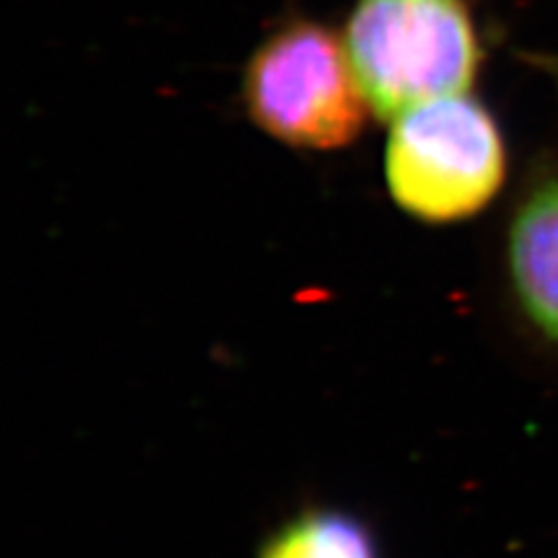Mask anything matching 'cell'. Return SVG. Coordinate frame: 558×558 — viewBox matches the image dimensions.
<instances>
[{
	"mask_svg": "<svg viewBox=\"0 0 558 558\" xmlns=\"http://www.w3.org/2000/svg\"><path fill=\"white\" fill-rule=\"evenodd\" d=\"M510 275L531 324L558 342V182L539 186L510 229Z\"/></svg>",
	"mask_w": 558,
	"mask_h": 558,
	"instance_id": "obj_4",
	"label": "cell"
},
{
	"mask_svg": "<svg viewBox=\"0 0 558 558\" xmlns=\"http://www.w3.org/2000/svg\"><path fill=\"white\" fill-rule=\"evenodd\" d=\"M344 49L365 102L384 119L461 96L480 63L463 0H356Z\"/></svg>",
	"mask_w": 558,
	"mask_h": 558,
	"instance_id": "obj_1",
	"label": "cell"
},
{
	"mask_svg": "<svg viewBox=\"0 0 558 558\" xmlns=\"http://www.w3.org/2000/svg\"><path fill=\"white\" fill-rule=\"evenodd\" d=\"M502 180V140L477 100L447 96L393 119L387 182L410 215L435 223L465 219L492 203Z\"/></svg>",
	"mask_w": 558,
	"mask_h": 558,
	"instance_id": "obj_2",
	"label": "cell"
},
{
	"mask_svg": "<svg viewBox=\"0 0 558 558\" xmlns=\"http://www.w3.org/2000/svg\"><path fill=\"white\" fill-rule=\"evenodd\" d=\"M244 100L260 129L303 149L349 145L368 108L344 45L307 22L275 33L256 51Z\"/></svg>",
	"mask_w": 558,
	"mask_h": 558,
	"instance_id": "obj_3",
	"label": "cell"
},
{
	"mask_svg": "<svg viewBox=\"0 0 558 558\" xmlns=\"http://www.w3.org/2000/svg\"><path fill=\"white\" fill-rule=\"evenodd\" d=\"M258 558H381L373 529L352 512L319 508L282 523Z\"/></svg>",
	"mask_w": 558,
	"mask_h": 558,
	"instance_id": "obj_5",
	"label": "cell"
}]
</instances>
